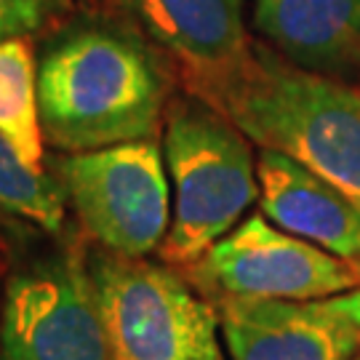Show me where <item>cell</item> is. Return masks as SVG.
Masks as SVG:
<instances>
[{"mask_svg":"<svg viewBox=\"0 0 360 360\" xmlns=\"http://www.w3.org/2000/svg\"><path fill=\"white\" fill-rule=\"evenodd\" d=\"M174 75L166 53L115 16L65 27L38 62L43 136L62 153L158 139Z\"/></svg>","mask_w":360,"mask_h":360,"instance_id":"obj_1","label":"cell"},{"mask_svg":"<svg viewBox=\"0 0 360 360\" xmlns=\"http://www.w3.org/2000/svg\"><path fill=\"white\" fill-rule=\"evenodd\" d=\"M198 96L259 150L291 158L360 206V86L302 70L254 40L243 65Z\"/></svg>","mask_w":360,"mask_h":360,"instance_id":"obj_2","label":"cell"},{"mask_svg":"<svg viewBox=\"0 0 360 360\" xmlns=\"http://www.w3.org/2000/svg\"><path fill=\"white\" fill-rule=\"evenodd\" d=\"M163 126L171 227L160 257L187 270L259 200L257 155L230 117L187 89L171 99Z\"/></svg>","mask_w":360,"mask_h":360,"instance_id":"obj_3","label":"cell"},{"mask_svg":"<svg viewBox=\"0 0 360 360\" xmlns=\"http://www.w3.org/2000/svg\"><path fill=\"white\" fill-rule=\"evenodd\" d=\"M89 270L112 360H230L217 304L181 270L102 248Z\"/></svg>","mask_w":360,"mask_h":360,"instance_id":"obj_4","label":"cell"},{"mask_svg":"<svg viewBox=\"0 0 360 360\" xmlns=\"http://www.w3.org/2000/svg\"><path fill=\"white\" fill-rule=\"evenodd\" d=\"M0 360H112L89 257L75 243L22 257L3 283Z\"/></svg>","mask_w":360,"mask_h":360,"instance_id":"obj_5","label":"cell"},{"mask_svg":"<svg viewBox=\"0 0 360 360\" xmlns=\"http://www.w3.org/2000/svg\"><path fill=\"white\" fill-rule=\"evenodd\" d=\"M49 168L102 251L131 259L160 251L171 227V184L158 139L67 153Z\"/></svg>","mask_w":360,"mask_h":360,"instance_id":"obj_6","label":"cell"},{"mask_svg":"<svg viewBox=\"0 0 360 360\" xmlns=\"http://www.w3.org/2000/svg\"><path fill=\"white\" fill-rule=\"evenodd\" d=\"M184 272L211 302H307L360 288V264L275 227L262 211L232 227Z\"/></svg>","mask_w":360,"mask_h":360,"instance_id":"obj_7","label":"cell"},{"mask_svg":"<svg viewBox=\"0 0 360 360\" xmlns=\"http://www.w3.org/2000/svg\"><path fill=\"white\" fill-rule=\"evenodd\" d=\"M230 360H352L360 355V288L275 302L217 299Z\"/></svg>","mask_w":360,"mask_h":360,"instance_id":"obj_8","label":"cell"},{"mask_svg":"<svg viewBox=\"0 0 360 360\" xmlns=\"http://www.w3.org/2000/svg\"><path fill=\"white\" fill-rule=\"evenodd\" d=\"M174 62L184 89L206 94L243 65L254 38L245 0H99Z\"/></svg>","mask_w":360,"mask_h":360,"instance_id":"obj_9","label":"cell"},{"mask_svg":"<svg viewBox=\"0 0 360 360\" xmlns=\"http://www.w3.org/2000/svg\"><path fill=\"white\" fill-rule=\"evenodd\" d=\"M259 211L275 227L360 264V206L331 181L272 150H259Z\"/></svg>","mask_w":360,"mask_h":360,"instance_id":"obj_10","label":"cell"},{"mask_svg":"<svg viewBox=\"0 0 360 360\" xmlns=\"http://www.w3.org/2000/svg\"><path fill=\"white\" fill-rule=\"evenodd\" d=\"M251 27L291 65L360 86V0H251Z\"/></svg>","mask_w":360,"mask_h":360,"instance_id":"obj_11","label":"cell"},{"mask_svg":"<svg viewBox=\"0 0 360 360\" xmlns=\"http://www.w3.org/2000/svg\"><path fill=\"white\" fill-rule=\"evenodd\" d=\"M0 134L27 166L46 171L38 110V62L30 38L0 40Z\"/></svg>","mask_w":360,"mask_h":360,"instance_id":"obj_12","label":"cell"},{"mask_svg":"<svg viewBox=\"0 0 360 360\" xmlns=\"http://www.w3.org/2000/svg\"><path fill=\"white\" fill-rule=\"evenodd\" d=\"M0 214L22 219L43 232H62L67 198L53 171L27 166L0 134Z\"/></svg>","mask_w":360,"mask_h":360,"instance_id":"obj_13","label":"cell"},{"mask_svg":"<svg viewBox=\"0 0 360 360\" xmlns=\"http://www.w3.org/2000/svg\"><path fill=\"white\" fill-rule=\"evenodd\" d=\"M72 0H0V40L32 38L59 25Z\"/></svg>","mask_w":360,"mask_h":360,"instance_id":"obj_14","label":"cell"},{"mask_svg":"<svg viewBox=\"0 0 360 360\" xmlns=\"http://www.w3.org/2000/svg\"><path fill=\"white\" fill-rule=\"evenodd\" d=\"M0 302H3V285H0Z\"/></svg>","mask_w":360,"mask_h":360,"instance_id":"obj_15","label":"cell"},{"mask_svg":"<svg viewBox=\"0 0 360 360\" xmlns=\"http://www.w3.org/2000/svg\"><path fill=\"white\" fill-rule=\"evenodd\" d=\"M352 360H360V355H358V358H352Z\"/></svg>","mask_w":360,"mask_h":360,"instance_id":"obj_16","label":"cell"}]
</instances>
